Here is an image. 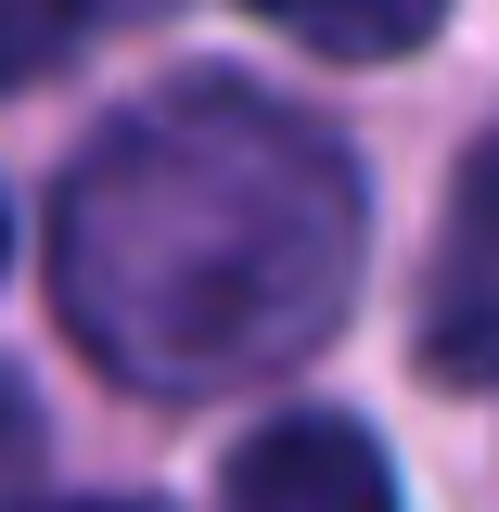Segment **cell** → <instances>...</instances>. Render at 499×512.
<instances>
[{"label": "cell", "instance_id": "6da1fadb", "mask_svg": "<svg viewBox=\"0 0 499 512\" xmlns=\"http://www.w3.org/2000/svg\"><path fill=\"white\" fill-rule=\"evenodd\" d=\"M359 244L372 205L333 128L244 77H180L64 167L52 308L128 397H231L346 320Z\"/></svg>", "mask_w": 499, "mask_h": 512}, {"label": "cell", "instance_id": "7a4b0ae2", "mask_svg": "<svg viewBox=\"0 0 499 512\" xmlns=\"http://www.w3.org/2000/svg\"><path fill=\"white\" fill-rule=\"evenodd\" d=\"M423 372L436 384H499V128L461 154L436 269H423Z\"/></svg>", "mask_w": 499, "mask_h": 512}, {"label": "cell", "instance_id": "3957f363", "mask_svg": "<svg viewBox=\"0 0 499 512\" xmlns=\"http://www.w3.org/2000/svg\"><path fill=\"white\" fill-rule=\"evenodd\" d=\"M218 512H397V474H384L372 423L346 410H282L231 448L218 474Z\"/></svg>", "mask_w": 499, "mask_h": 512}, {"label": "cell", "instance_id": "277c9868", "mask_svg": "<svg viewBox=\"0 0 499 512\" xmlns=\"http://www.w3.org/2000/svg\"><path fill=\"white\" fill-rule=\"evenodd\" d=\"M256 26H282L295 52H333V64H397L436 39L448 0H244Z\"/></svg>", "mask_w": 499, "mask_h": 512}, {"label": "cell", "instance_id": "5b68a950", "mask_svg": "<svg viewBox=\"0 0 499 512\" xmlns=\"http://www.w3.org/2000/svg\"><path fill=\"white\" fill-rule=\"evenodd\" d=\"M77 39V0H0V90H26L39 64H64Z\"/></svg>", "mask_w": 499, "mask_h": 512}, {"label": "cell", "instance_id": "8992f818", "mask_svg": "<svg viewBox=\"0 0 499 512\" xmlns=\"http://www.w3.org/2000/svg\"><path fill=\"white\" fill-rule=\"evenodd\" d=\"M26 474H39V410L0 384V512H26Z\"/></svg>", "mask_w": 499, "mask_h": 512}, {"label": "cell", "instance_id": "52a82bcc", "mask_svg": "<svg viewBox=\"0 0 499 512\" xmlns=\"http://www.w3.org/2000/svg\"><path fill=\"white\" fill-rule=\"evenodd\" d=\"M26 512H141V500H26Z\"/></svg>", "mask_w": 499, "mask_h": 512}, {"label": "cell", "instance_id": "ba28073f", "mask_svg": "<svg viewBox=\"0 0 499 512\" xmlns=\"http://www.w3.org/2000/svg\"><path fill=\"white\" fill-rule=\"evenodd\" d=\"M0 256H13V218H0Z\"/></svg>", "mask_w": 499, "mask_h": 512}]
</instances>
